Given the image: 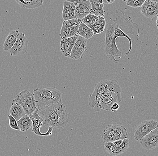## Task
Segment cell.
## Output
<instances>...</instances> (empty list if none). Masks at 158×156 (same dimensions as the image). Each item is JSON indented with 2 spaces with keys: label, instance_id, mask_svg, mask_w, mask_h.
I'll return each instance as SVG.
<instances>
[{
  "label": "cell",
  "instance_id": "6da1fadb",
  "mask_svg": "<svg viewBox=\"0 0 158 156\" xmlns=\"http://www.w3.org/2000/svg\"><path fill=\"white\" fill-rule=\"evenodd\" d=\"M44 124L54 129H62L67 126L69 117L66 107L62 101L38 110Z\"/></svg>",
  "mask_w": 158,
  "mask_h": 156
},
{
  "label": "cell",
  "instance_id": "7a4b0ae2",
  "mask_svg": "<svg viewBox=\"0 0 158 156\" xmlns=\"http://www.w3.org/2000/svg\"><path fill=\"white\" fill-rule=\"evenodd\" d=\"M121 91L122 88L115 80L106 79L101 81L95 85L93 92L89 95V105L95 111L99 112L101 110L99 101L102 96L108 92H114L121 95Z\"/></svg>",
  "mask_w": 158,
  "mask_h": 156
},
{
  "label": "cell",
  "instance_id": "3957f363",
  "mask_svg": "<svg viewBox=\"0 0 158 156\" xmlns=\"http://www.w3.org/2000/svg\"><path fill=\"white\" fill-rule=\"evenodd\" d=\"M33 91L38 110L62 101V93L55 87L40 88Z\"/></svg>",
  "mask_w": 158,
  "mask_h": 156
},
{
  "label": "cell",
  "instance_id": "277c9868",
  "mask_svg": "<svg viewBox=\"0 0 158 156\" xmlns=\"http://www.w3.org/2000/svg\"><path fill=\"white\" fill-rule=\"evenodd\" d=\"M114 23L112 21L106 27L104 49L106 54L109 60L117 64L121 59L122 53L116 45V39L114 34Z\"/></svg>",
  "mask_w": 158,
  "mask_h": 156
},
{
  "label": "cell",
  "instance_id": "5b68a950",
  "mask_svg": "<svg viewBox=\"0 0 158 156\" xmlns=\"http://www.w3.org/2000/svg\"><path fill=\"white\" fill-rule=\"evenodd\" d=\"M13 102L19 103L24 109L26 115L30 116L37 108L32 90H24L20 92L15 97Z\"/></svg>",
  "mask_w": 158,
  "mask_h": 156
},
{
  "label": "cell",
  "instance_id": "8992f818",
  "mask_svg": "<svg viewBox=\"0 0 158 156\" xmlns=\"http://www.w3.org/2000/svg\"><path fill=\"white\" fill-rule=\"evenodd\" d=\"M127 129L123 126L117 124H110L102 131V138L104 142H112L118 140L128 139Z\"/></svg>",
  "mask_w": 158,
  "mask_h": 156
},
{
  "label": "cell",
  "instance_id": "52a82bcc",
  "mask_svg": "<svg viewBox=\"0 0 158 156\" xmlns=\"http://www.w3.org/2000/svg\"><path fill=\"white\" fill-rule=\"evenodd\" d=\"M81 20L73 19L64 21L60 30V36L61 39H67L79 35V28Z\"/></svg>",
  "mask_w": 158,
  "mask_h": 156
},
{
  "label": "cell",
  "instance_id": "ba28073f",
  "mask_svg": "<svg viewBox=\"0 0 158 156\" xmlns=\"http://www.w3.org/2000/svg\"><path fill=\"white\" fill-rule=\"evenodd\" d=\"M158 126V122L156 120L152 119L143 121L134 130V139L140 142L143 138Z\"/></svg>",
  "mask_w": 158,
  "mask_h": 156
},
{
  "label": "cell",
  "instance_id": "9c48e42d",
  "mask_svg": "<svg viewBox=\"0 0 158 156\" xmlns=\"http://www.w3.org/2000/svg\"><path fill=\"white\" fill-rule=\"evenodd\" d=\"M30 116L32 122V129L31 131L32 132L39 136L47 137L51 136L54 129L51 126L48 127V131L46 133H42L40 132V128L44 126V120L38 113V108L30 115Z\"/></svg>",
  "mask_w": 158,
  "mask_h": 156
},
{
  "label": "cell",
  "instance_id": "30bf717a",
  "mask_svg": "<svg viewBox=\"0 0 158 156\" xmlns=\"http://www.w3.org/2000/svg\"><path fill=\"white\" fill-rule=\"evenodd\" d=\"M121 95L114 92H108L104 94L101 97L99 101V107L101 110L110 111L111 105L114 103H118L121 102Z\"/></svg>",
  "mask_w": 158,
  "mask_h": 156
},
{
  "label": "cell",
  "instance_id": "8fae6325",
  "mask_svg": "<svg viewBox=\"0 0 158 156\" xmlns=\"http://www.w3.org/2000/svg\"><path fill=\"white\" fill-rule=\"evenodd\" d=\"M28 40L23 32H20L19 37L13 47L10 50L11 56H19L27 53Z\"/></svg>",
  "mask_w": 158,
  "mask_h": 156
},
{
  "label": "cell",
  "instance_id": "7c38bea8",
  "mask_svg": "<svg viewBox=\"0 0 158 156\" xmlns=\"http://www.w3.org/2000/svg\"><path fill=\"white\" fill-rule=\"evenodd\" d=\"M76 6L75 15L76 19L81 20L90 14L91 5L89 1L87 0H77L69 1Z\"/></svg>",
  "mask_w": 158,
  "mask_h": 156
},
{
  "label": "cell",
  "instance_id": "4fadbf2b",
  "mask_svg": "<svg viewBox=\"0 0 158 156\" xmlns=\"http://www.w3.org/2000/svg\"><path fill=\"white\" fill-rule=\"evenodd\" d=\"M87 50L86 40L79 36L71 52L70 58L74 61L81 59L83 57Z\"/></svg>",
  "mask_w": 158,
  "mask_h": 156
},
{
  "label": "cell",
  "instance_id": "5bb4252c",
  "mask_svg": "<svg viewBox=\"0 0 158 156\" xmlns=\"http://www.w3.org/2000/svg\"><path fill=\"white\" fill-rule=\"evenodd\" d=\"M141 145L148 150H154L158 147V126L140 141Z\"/></svg>",
  "mask_w": 158,
  "mask_h": 156
},
{
  "label": "cell",
  "instance_id": "9a60e30c",
  "mask_svg": "<svg viewBox=\"0 0 158 156\" xmlns=\"http://www.w3.org/2000/svg\"><path fill=\"white\" fill-rule=\"evenodd\" d=\"M129 141L128 139L123 140V143L120 147H117L113 145L112 142H106L105 143L104 149L109 154L113 156H116L123 154L129 148Z\"/></svg>",
  "mask_w": 158,
  "mask_h": 156
},
{
  "label": "cell",
  "instance_id": "2e32d148",
  "mask_svg": "<svg viewBox=\"0 0 158 156\" xmlns=\"http://www.w3.org/2000/svg\"><path fill=\"white\" fill-rule=\"evenodd\" d=\"M141 13L148 18H153L158 16V3L154 0H146L140 8Z\"/></svg>",
  "mask_w": 158,
  "mask_h": 156
},
{
  "label": "cell",
  "instance_id": "e0dca14e",
  "mask_svg": "<svg viewBox=\"0 0 158 156\" xmlns=\"http://www.w3.org/2000/svg\"><path fill=\"white\" fill-rule=\"evenodd\" d=\"M79 36L62 39L60 43V50L62 54L67 58H70L71 52Z\"/></svg>",
  "mask_w": 158,
  "mask_h": 156
},
{
  "label": "cell",
  "instance_id": "ac0fdd59",
  "mask_svg": "<svg viewBox=\"0 0 158 156\" xmlns=\"http://www.w3.org/2000/svg\"><path fill=\"white\" fill-rule=\"evenodd\" d=\"M76 6L73 3L69 1H65L64 2L62 17L64 21L76 19L75 15Z\"/></svg>",
  "mask_w": 158,
  "mask_h": 156
},
{
  "label": "cell",
  "instance_id": "d6986e66",
  "mask_svg": "<svg viewBox=\"0 0 158 156\" xmlns=\"http://www.w3.org/2000/svg\"><path fill=\"white\" fill-rule=\"evenodd\" d=\"M19 34L20 32L18 30L12 31L10 32L9 34L6 37L3 45V48L5 51L9 52L18 39Z\"/></svg>",
  "mask_w": 158,
  "mask_h": 156
},
{
  "label": "cell",
  "instance_id": "ffe728a7",
  "mask_svg": "<svg viewBox=\"0 0 158 156\" xmlns=\"http://www.w3.org/2000/svg\"><path fill=\"white\" fill-rule=\"evenodd\" d=\"M91 5L90 14L98 17H104L103 0H89Z\"/></svg>",
  "mask_w": 158,
  "mask_h": 156
},
{
  "label": "cell",
  "instance_id": "44dd1931",
  "mask_svg": "<svg viewBox=\"0 0 158 156\" xmlns=\"http://www.w3.org/2000/svg\"><path fill=\"white\" fill-rule=\"evenodd\" d=\"M10 115L14 117L17 121L26 115L24 109L19 103L13 102L9 111Z\"/></svg>",
  "mask_w": 158,
  "mask_h": 156
},
{
  "label": "cell",
  "instance_id": "7402d4cb",
  "mask_svg": "<svg viewBox=\"0 0 158 156\" xmlns=\"http://www.w3.org/2000/svg\"><path fill=\"white\" fill-rule=\"evenodd\" d=\"M88 26L93 31L94 35L102 34L106 27L105 19L104 17H99L98 20L94 23Z\"/></svg>",
  "mask_w": 158,
  "mask_h": 156
},
{
  "label": "cell",
  "instance_id": "603a6c76",
  "mask_svg": "<svg viewBox=\"0 0 158 156\" xmlns=\"http://www.w3.org/2000/svg\"><path fill=\"white\" fill-rule=\"evenodd\" d=\"M21 7L29 9H34L42 5L44 1L43 0H15Z\"/></svg>",
  "mask_w": 158,
  "mask_h": 156
},
{
  "label": "cell",
  "instance_id": "cb8c5ba5",
  "mask_svg": "<svg viewBox=\"0 0 158 156\" xmlns=\"http://www.w3.org/2000/svg\"><path fill=\"white\" fill-rule=\"evenodd\" d=\"M17 123L19 131L22 132L28 131L32 126V122L30 116L26 114L18 121Z\"/></svg>",
  "mask_w": 158,
  "mask_h": 156
},
{
  "label": "cell",
  "instance_id": "d4e9b609",
  "mask_svg": "<svg viewBox=\"0 0 158 156\" xmlns=\"http://www.w3.org/2000/svg\"><path fill=\"white\" fill-rule=\"evenodd\" d=\"M79 35L86 40H89L92 38L94 34L90 27L81 22L79 28Z\"/></svg>",
  "mask_w": 158,
  "mask_h": 156
},
{
  "label": "cell",
  "instance_id": "484cf974",
  "mask_svg": "<svg viewBox=\"0 0 158 156\" xmlns=\"http://www.w3.org/2000/svg\"><path fill=\"white\" fill-rule=\"evenodd\" d=\"M98 18L99 17L89 14L81 19V22L86 25H91L94 23L98 20Z\"/></svg>",
  "mask_w": 158,
  "mask_h": 156
},
{
  "label": "cell",
  "instance_id": "4316f807",
  "mask_svg": "<svg viewBox=\"0 0 158 156\" xmlns=\"http://www.w3.org/2000/svg\"><path fill=\"white\" fill-rule=\"evenodd\" d=\"M146 0H128L123 1L126 2L127 6L133 8H138L142 6Z\"/></svg>",
  "mask_w": 158,
  "mask_h": 156
},
{
  "label": "cell",
  "instance_id": "83f0119b",
  "mask_svg": "<svg viewBox=\"0 0 158 156\" xmlns=\"http://www.w3.org/2000/svg\"><path fill=\"white\" fill-rule=\"evenodd\" d=\"M8 118L9 121L10 127L12 129H13V130L19 131L18 125L17 121L15 120L14 117H13L11 115H10L8 116Z\"/></svg>",
  "mask_w": 158,
  "mask_h": 156
},
{
  "label": "cell",
  "instance_id": "f1b7e54d",
  "mask_svg": "<svg viewBox=\"0 0 158 156\" xmlns=\"http://www.w3.org/2000/svg\"><path fill=\"white\" fill-rule=\"evenodd\" d=\"M119 108V103H118L115 102L111 105V107H110V110L113 112H115L118 110Z\"/></svg>",
  "mask_w": 158,
  "mask_h": 156
},
{
  "label": "cell",
  "instance_id": "f546056e",
  "mask_svg": "<svg viewBox=\"0 0 158 156\" xmlns=\"http://www.w3.org/2000/svg\"><path fill=\"white\" fill-rule=\"evenodd\" d=\"M123 140H118V141H116L112 142L113 145L114 146H116L117 147H120V146L122 145V143H123Z\"/></svg>",
  "mask_w": 158,
  "mask_h": 156
},
{
  "label": "cell",
  "instance_id": "4dcf8cb0",
  "mask_svg": "<svg viewBox=\"0 0 158 156\" xmlns=\"http://www.w3.org/2000/svg\"><path fill=\"white\" fill-rule=\"evenodd\" d=\"M114 0H103V4H111L114 2Z\"/></svg>",
  "mask_w": 158,
  "mask_h": 156
},
{
  "label": "cell",
  "instance_id": "1f68e13d",
  "mask_svg": "<svg viewBox=\"0 0 158 156\" xmlns=\"http://www.w3.org/2000/svg\"><path fill=\"white\" fill-rule=\"evenodd\" d=\"M156 24L157 27L158 28V16H157V19L156 22Z\"/></svg>",
  "mask_w": 158,
  "mask_h": 156
}]
</instances>
